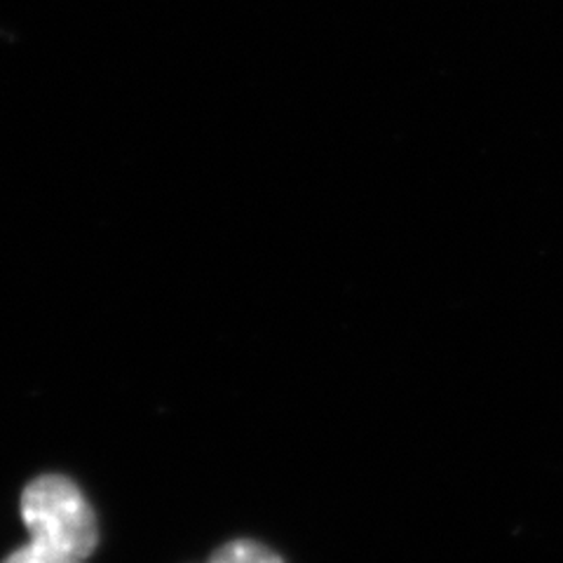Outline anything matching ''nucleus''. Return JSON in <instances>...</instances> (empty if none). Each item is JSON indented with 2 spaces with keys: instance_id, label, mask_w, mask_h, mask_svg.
<instances>
[{
  "instance_id": "1",
  "label": "nucleus",
  "mask_w": 563,
  "mask_h": 563,
  "mask_svg": "<svg viewBox=\"0 0 563 563\" xmlns=\"http://www.w3.org/2000/svg\"><path fill=\"white\" fill-rule=\"evenodd\" d=\"M22 519L31 542L85 561L97 550L99 531L92 505L64 474H41L22 493Z\"/></svg>"
},
{
  "instance_id": "2",
  "label": "nucleus",
  "mask_w": 563,
  "mask_h": 563,
  "mask_svg": "<svg viewBox=\"0 0 563 563\" xmlns=\"http://www.w3.org/2000/svg\"><path fill=\"white\" fill-rule=\"evenodd\" d=\"M209 563H285L271 548L254 540H233L211 554Z\"/></svg>"
},
{
  "instance_id": "3",
  "label": "nucleus",
  "mask_w": 563,
  "mask_h": 563,
  "mask_svg": "<svg viewBox=\"0 0 563 563\" xmlns=\"http://www.w3.org/2000/svg\"><path fill=\"white\" fill-rule=\"evenodd\" d=\"M3 563H82V561L59 554L55 550L41 548V544H35V542H29V544H24V548L14 550Z\"/></svg>"
}]
</instances>
